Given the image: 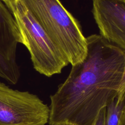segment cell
I'll return each mask as SVG.
<instances>
[{"label": "cell", "instance_id": "1", "mask_svg": "<svg viewBox=\"0 0 125 125\" xmlns=\"http://www.w3.org/2000/svg\"><path fill=\"white\" fill-rule=\"evenodd\" d=\"M86 38L85 57L50 96L49 125H92L125 88V52L100 35Z\"/></svg>", "mask_w": 125, "mask_h": 125}, {"label": "cell", "instance_id": "2", "mask_svg": "<svg viewBox=\"0 0 125 125\" xmlns=\"http://www.w3.org/2000/svg\"><path fill=\"white\" fill-rule=\"evenodd\" d=\"M31 12L53 43L74 65L87 53L86 38L78 21L60 0H19Z\"/></svg>", "mask_w": 125, "mask_h": 125}, {"label": "cell", "instance_id": "3", "mask_svg": "<svg viewBox=\"0 0 125 125\" xmlns=\"http://www.w3.org/2000/svg\"><path fill=\"white\" fill-rule=\"evenodd\" d=\"M28 49L34 68L50 77L60 74L69 62L31 12L19 0L11 11Z\"/></svg>", "mask_w": 125, "mask_h": 125}, {"label": "cell", "instance_id": "4", "mask_svg": "<svg viewBox=\"0 0 125 125\" xmlns=\"http://www.w3.org/2000/svg\"><path fill=\"white\" fill-rule=\"evenodd\" d=\"M49 114V107L36 95L0 82V125H45Z\"/></svg>", "mask_w": 125, "mask_h": 125}, {"label": "cell", "instance_id": "5", "mask_svg": "<svg viewBox=\"0 0 125 125\" xmlns=\"http://www.w3.org/2000/svg\"><path fill=\"white\" fill-rule=\"evenodd\" d=\"M18 43L23 44L18 24L11 11L0 0V77L13 84L20 77L16 60Z\"/></svg>", "mask_w": 125, "mask_h": 125}, {"label": "cell", "instance_id": "6", "mask_svg": "<svg viewBox=\"0 0 125 125\" xmlns=\"http://www.w3.org/2000/svg\"><path fill=\"white\" fill-rule=\"evenodd\" d=\"M92 12L100 35L125 52V0H92Z\"/></svg>", "mask_w": 125, "mask_h": 125}, {"label": "cell", "instance_id": "7", "mask_svg": "<svg viewBox=\"0 0 125 125\" xmlns=\"http://www.w3.org/2000/svg\"><path fill=\"white\" fill-rule=\"evenodd\" d=\"M122 112V103L117 97L106 107L104 125H118Z\"/></svg>", "mask_w": 125, "mask_h": 125}, {"label": "cell", "instance_id": "8", "mask_svg": "<svg viewBox=\"0 0 125 125\" xmlns=\"http://www.w3.org/2000/svg\"><path fill=\"white\" fill-rule=\"evenodd\" d=\"M105 114L106 107H104L100 111L92 125H104Z\"/></svg>", "mask_w": 125, "mask_h": 125}, {"label": "cell", "instance_id": "9", "mask_svg": "<svg viewBox=\"0 0 125 125\" xmlns=\"http://www.w3.org/2000/svg\"><path fill=\"white\" fill-rule=\"evenodd\" d=\"M9 9L12 11L17 0H2Z\"/></svg>", "mask_w": 125, "mask_h": 125}, {"label": "cell", "instance_id": "10", "mask_svg": "<svg viewBox=\"0 0 125 125\" xmlns=\"http://www.w3.org/2000/svg\"><path fill=\"white\" fill-rule=\"evenodd\" d=\"M118 97L119 98L121 102L123 111H125V88L123 91V92H122L120 95L118 96Z\"/></svg>", "mask_w": 125, "mask_h": 125}, {"label": "cell", "instance_id": "11", "mask_svg": "<svg viewBox=\"0 0 125 125\" xmlns=\"http://www.w3.org/2000/svg\"><path fill=\"white\" fill-rule=\"evenodd\" d=\"M118 125H125V111L122 112Z\"/></svg>", "mask_w": 125, "mask_h": 125}]
</instances>
